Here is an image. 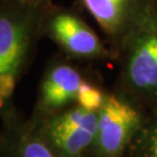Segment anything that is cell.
Here are the masks:
<instances>
[{"label":"cell","instance_id":"cell-1","mask_svg":"<svg viewBox=\"0 0 157 157\" xmlns=\"http://www.w3.org/2000/svg\"><path fill=\"white\" fill-rule=\"evenodd\" d=\"M50 1L0 2V109L14 102L17 84L35 59Z\"/></svg>","mask_w":157,"mask_h":157},{"label":"cell","instance_id":"cell-2","mask_svg":"<svg viewBox=\"0 0 157 157\" xmlns=\"http://www.w3.org/2000/svg\"><path fill=\"white\" fill-rule=\"evenodd\" d=\"M118 91L139 106L157 105V7L124 41Z\"/></svg>","mask_w":157,"mask_h":157},{"label":"cell","instance_id":"cell-3","mask_svg":"<svg viewBox=\"0 0 157 157\" xmlns=\"http://www.w3.org/2000/svg\"><path fill=\"white\" fill-rule=\"evenodd\" d=\"M43 39L50 40L64 56L76 62L117 59L112 49L73 7L56 5L51 0L42 17Z\"/></svg>","mask_w":157,"mask_h":157},{"label":"cell","instance_id":"cell-4","mask_svg":"<svg viewBox=\"0 0 157 157\" xmlns=\"http://www.w3.org/2000/svg\"><path fill=\"white\" fill-rule=\"evenodd\" d=\"M29 124L55 156L93 157L98 112L75 104L39 122Z\"/></svg>","mask_w":157,"mask_h":157},{"label":"cell","instance_id":"cell-5","mask_svg":"<svg viewBox=\"0 0 157 157\" xmlns=\"http://www.w3.org/2000/svg\"><path fill=\"white\" fill-rule=\"evenodd\" d=\"M140 106L119 92H107L98 111L93 157H122L144 122Z\"/></svg>","mask_w":157,"mask_h":157},{"label":"cell","instance_id":"cell-6","mask_svg":"<svg viewBox=\"0 0 157 157\" xmlns=\"http://www.w3.org/2000/svg\"><path fill=\"white\" fill-rule=\"evenodd\" d=\"M63 54L48 61L40 80L36 99L28 120L32 124L77 104L80 87L90 75Z\"/></svg>","mask_w":157,"mask_h":157},{"label":"cell","instance_id":"cell-7","mask_svg":"<svg viewBox=\"0 0 157 157\" xmlns=\"http://www.w3.org/2000/svg\"><path fill=\"white\" fill-rule=\"evenodd\" d=\"M90 14L118 56L124 41L157 7V0H76Z\"/></svg>","mask_w":157,"mask_h":157},{"label":"cell","instance_id":"cell-8","mask_svg":"<svg viewBox=\"0 0 157 157\" xmlns=\"http://www.w3.org/2000/svg\"><path fill=\"white\" fill-rule=\"evenodd\" d=\"M0 157H57L12 102L0 109Z\"/></svg>","mask_w":157,"mask_h":157},{"label":"cell","instance_id":"cell-9","mask_svg":"<svg viewBox=\"0 0 157 157\" xmlns=\"http://www.w3.org/2000/svg\"><path fill=\"white\" fill-rule=\"evenodd\" d=\"M150 109V117L144 119L142 127L132 142L137 157H157V105Z\"/></svg>","mask_w":157,"mask_h":157},{"label":"cell","instance_id":"cell-10","mask_svg":"<svg viewBox=\"0 0 157 157\" xmlns=\"http://www.w3.org/2000/svg\"><path fill=\"white\" fill-rule=\"evenodd\" d=\"M106 94L107 91L104 90L90 76L80 87L77 104L86 109L98 112L105 101Z\"/></svg>","mask_w":157,"mask_h":157},{"label":"cell","instance_id":"cell-11","mask_svg":"<svg viewBox=\"0 0 157 157\" xmlns=\"http://www.w3.org/2000/svg\"><path fill=\"white\" fill-rule=\"evenodd\" d=\"M8 1H40V0H0V2H8Z\"/></svg>","mask_w":157,"mask_h":157}]
</instances>
